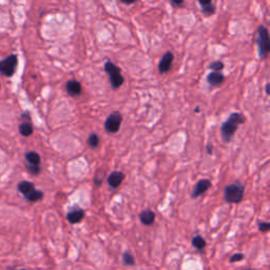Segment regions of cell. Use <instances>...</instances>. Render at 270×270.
Masks as SVG:
<instances>
[{
    "label": "cell",
    "instance_id": "d6986e66",
    "mask_svg": "<svg viewBox=\"0 0 270 270\" xmlns=\"http://www.w3.org/2000/svg\"><path fill=\"white\" fill-rule=\"evenodd\" d=\"M99 142H100L99 137L96 133H92L88 139V144L92 149H95V148H97L99 146Z\"/></svg>",
    "mask_w": 270,
    "mask_h": 270
},
{
    "label": "cell",
    "instance_id": "cb8c5ba5",
    "mask_svg": "<svg viewBox=\"0 0 270 270\" xmlns=\"http://www.w3.org/2000/svg\"><path fill=\"white\" fill-rule=\"evenodd\" d=\"M26 168H28L29 172L33 175H38L40 173V166H33V165H26Z\"/></svg>",
    "mask_w": 270,
    "mask_h": 270
},
{
    "label": "cell",
    "instance_id": "8992f818",
    "mask_svg": "<svg viewBox=\"0 0 270 270\" xmlns=\"http://www.w3.org/2000/svg\"><path fill=\"white\" fill-rule=\"evenodd\" d=\"M121 121H123V117L119 112H113L111 113L105 121V129L108 133H117L120 129Z\"/></svg>",
    "mask_w": 270,
    "mask_h": 270
},
{
    "label": "cell",
    "instance_id": "30bf717a",
    "mask_svg": "<svg viewBox=\"0 0 270 270\" xmlns=\"http://www.w3.org/2000/svg\"><path fill=\"white\" fill-rule=\"evenodd\" d=\"M65 90L71 96H79L83 92V87L77 80L72 79L65 84Z\"/></svg>",
    "mask_w": 270,
    "mask_h": 270
},
{
    "label": "cell",
    "instance_id": "4316f807",
    "mask_svg": "<svg viewBox=\"0 0 270 270\" xmlns=\"http://www.w3.org/2000/svg\"><path fill=\"white\" fill-rule=\"evenodd\" d=\"M170 3L172 5V7L174 8H179L182 7L184 4V0H170Z\"/></svg>",
    "mask_w": 270,
    "mask_h": 270
},
{
    "label": "cell",
    "instance_id": "2e32d148",
    "mask_svg": "<svg viewBox=\"0 0 270 270\" xmlns=\"http://www.w3.org/2000/svg\"><path fill=\"white\" fill-rule=\"evenodd\" d=\"M191 244L197 250H203V249H205V247H206V241L204 238L200 237V235H195L192 238Z\"/></svg>",
    "mask_w": 270,
    "mask_h": 270
},
{
    "label": "cell",
    "instance_id": "8fae6325",
    "mask_svg": "<svg viewBox=\"0 0 270 270\" xmlns=\"http://www.w3.org/2000/svg\"><path fill=\"white\" fill-rule=\"evenodd\" d=\"M85 218V211L82 209H76L66 214V220L70 224H78Z\"/></svg>",
    "mask_w": 270,
    "mask_h": 270
},
{
    "label": "cell",
    "instance_id": "44dd1931",
    "mask_svg": "<svg viewBox=\"0 0 270 270\" xmlns=\"http://www.w3.org/2000/svg\"><path fill=\"white\" fill-rule=\"evenodd\" d=\"M224 68V63L222 61H214L210 64V69L214 72H221Z\"/></svg>",
    "mask_w": 270,
    "mask_h": 270
},
{
    "label": "cell",
    "instance_id": "484cf974",
    "mask_svg": "<svg viewBox=\"0 0 270 270\" xmlns=\"http://www.w3.org/2000/svg\"><path fill=\"white\" fill-rule=\"evenodd\" d=\"M198 4L200 5V7L203 9V8H206L210 5H212V0H198Z\"/></svg>",
    "mask_w": 270,
    "mask_h": 270
},
{
    "label": "cell",
    "instance_id": "9a60e30c",
    "mask_svg": "<svg viewBox=\"0 0 270 270\" xmlns=\"http://www.w3.org/2000/svg\"><path fill=\"white\" fill-rule=\"evenodd\" d=\"M25 159L29 165L40 166V155L34 151H30L25 154Z\"/></svg>",
    "mask_w": 270,
    "mask_h": 270
},
{
    "label": "cell",
    "instance_id": "9c48e42d",
    "mask_svg": "<svg viewBox=\"0 0 270 270\" xmlns=\"http://www.w3.org/2000/svg\"><path fill=\"white\" fill-rule=\"evenodd\" d=\"M125 180V174L120 171H113L109 177H108V184H109V187L112 189L118 188L121 183Z\"/></svg>",
    "mask_w": 270,
    "mask_h": 270
},
{
    "label": "cell",
    "instance_id": "603a6c76",
    "mask_svg": "<svg viewBox=\"0 0 270 270\" xmlns=\"http://www.w3.org/2000/svg\"><path fill=\"white\" fill-rule=\"evenodd\" d=\"M244 259H245V255L243 254V253H235V254H233L231 256L230 260H229V261H230V263H235V262H240V261L244 260Z\"/></svg>",
    "mask_w": 270,
    "mask_h": 270
},
{
    "label": "cell",
    "instance_id": "f546056e",
    "mask_svg": "<svg viewBox=\"0 0 270 270\" xmlns=\"http://www.w3.org/2000/svg\"><path fill=\"white\" fill-rule=\"evenodd\" d=\"M17 270H26V269H17Z\"/></svg>",
    "mask_w": 270,
    "mask_h": 270
},
{
    "label": "cell",
    "instance_id": "7402d4cb",
    "mask_svg": "<svg viewBox=\"0 0 270 270\" xmlns=\"http://www.w3.org/2000/svg\"><path fill=\"white\" fill-rule=\"evenodd\" d=\"M201 11H203V13H204V15H206V16H211V15H213L214 13H215V7H214V5L212 4V5H210V6L206 7V8H203Z\"/></svg>",
    "mask_w": 270,
    "mask_h": 270
},
{
    "label": "cell",
    "instance_id": "4dcf8cb0",
    "mask_svg": "<svg viewBox=\"0 0 270 270\" xmlns=\"http://www.w3.org/2000/svg\"><path fill=\"white\" fill-rule=\"evenodd\" d=\"M247 270H253V269H247Z\"/></svg>",
    "mask_w": 270,
    "mask_h": 270
},
{
    "label": "cell",
    "instance_id": "4fadbf2b",
    "mask_svg": "<svg viewBox=\"0 0 270 270\" xmlns=\"http://www.w3.org/2000/svg\"><path fill=\"white\" fill-rule=\"evenodd\" d=\"M140 220L145 226H151L155 221V213L150 209H146L141 212Z\"/></svg>",
    "mask_w": 270,
    "mask_h": 270
},
{
    "label": "cell",
    "instance_id": "277c9868",
    "mask_svg": "<svg viewBox=\"0 0 270 270\" xmlns=\"http://www.w3.org/2000/svg\"><path fill=\"white\" fill-rule=\"evenodd\" d=\"M105 71L109 75L110 83L113 89H118L124 84V76L120 73V69L111 61L105 63Z\"/></svg>",
    "mask_w": 270,
    "mask_h": 270
},
{
    "label": "cell",
    "instance_id": "7a4b0ae2",
    "mask_svg": "<svg viewBox=\"0 0 270 270\" xmlns=\"http://www.w3.org/2000/svg\"><path fill=\"white\" fill-rule=\"evenodd\" d=\"M245 185L240 182H235L225 187L224 198L229 204H238L244 197Z\"/></svg>",
    "mask_w": 270,
    "mask_h": 270
},
{
    "label": "cell",
    "instance_id": "3957f363",
    "mask_svg": "<svg viewBox=\"0 0 270 270\" xmlns=\"http://www.w3.org/2000/svg\"><path fill=\"white\" fill-rule=\"evenodd\" d=\"M256 45H258L260 58L265 59L268 55V53L270 52V38H269L268 30L264 25L259 26Z\"/></svg>",
    "mask_w": 270,
    "mask_h": 270
},
{
    "label": "cell",
    "instance_id": "83f0119b",
    "mask_svg": "<svg viewBox=\"0 0 270 270\" xmlns=\"http://www.w3.org/2000/svg\"><path fill=\"white\" fill-rule=\"evenodd\" d=\"M123 4H126V5H132V4H135L137 3V0H120Z\"/></svg>",
    "mask_w": 270,
    "mask_h": 270
},
{
    "label": "cell",
    "instance_id": "d4e9b609",
    "mask_svg": "<svg viewBox=\"0 0 270 270\" xmlns=\"http://www.w3.org/2000/svg\"><path fill=\"white\" fill-rule=\"evenodd\" d=\"M270 229V224L267 222H262L259 224V230L262 232H267Z\"/></svg>",
    "mask_w": 270,
    "mask_h": 270
},
{
    "label": "cell",
    "instance_id": "6da1fadb",
    "mask_svg": "<svg viewBox=\"0 0 270 270\" xmlns=\"http://www.w3.org/2000/svg\"><path fill=\"white\" fill-rule=\"evenodd\" d=\"M246 120V117L244 115H242L241 113L234 112L231 113V115L229 116L227 120H225V123L221 127V133L222 138L225 143H230L233 135L239 129V126L244 124Z\"/></svg>",
    "mask_w": 270,
    "mask_h": 270
},
{
    "label": "cell",
    "instance_id": "ac0fdd59",
    "mask_svg": "<svg viewBox=\"0 0 270 270\" xmlns=\"http://www.w3.org/2000/svg\"><path fill=\"white\" fill-rule=\"evenodd\" d=\"M44 197V192L40 191V190H35L33 192H31L29 195L25 196V199L30 201V203H36V201H39L40 199H43Z\"/></svg>",
    "mask_w": 270,
    "mask_h": 270
},
{
    "label": "cell",
    "instance_id": "52a82bcc",
    "mask_svg": "<svg viewBox=\"0 0 270 270\" xmlns=\"http://www.w3.org/2000/svg\"><path fill=\"white\" fill-rule=\"evenodd\" d=\"M173 54L171 52H166L164 56L161 57L159 63H158V72L160 74H165L170 71L172 62H173Z\"/></svg>",
    "mask_w": 270,
    "mask_h": 270
},
{
    "label": "cell",
    "instance_id": "e0dca14e",
    "mask_svg": "<svg viewBox=\"0 0 270 270\" xmlns=\"http://www.w3.org/2000/svg\"><path fill=\"white\" fill-rule=\"evenodd\" d=\"M19 132L22 135V137H30L33 133V126L31 123H28V121H24L20 126H19Z\"/></svg>",
    "mask_w": 270,
    "mask_h": 270
},
{
    "label": "cell",
    "instance_id": "7c38bea8",
    "mask_svg": "<svg viewBox=\"0 0 270 270\" xmlns=\"http://www.w3.org/2000/svg\"><path fill=\"white\" fill-rule=\"evenodd\" d=\"M224 80H225V76L222 72H211L207 76V82L212 87H217V86L222 85L224 83Z\"/></svg>",
    "mask_w": 270,
    "mask_h": 270
},
{
    "label": "cell",
    "instance_id": "ffe728a7",
    "mask_svg": "<svg viewBox=\"0 0 270 270\" xmlns=\"http://www.w3.org/2000/svg\"><path fill=\"white\" fill-rule=\"evenodd\" d=\"M123 261L126 266H134L135 265V260L134 256L130 252H125L123 255Z\"/></svg>",
    "mask_w": 270,
    "mask_h": 270
},
{
    "label": "cell",
    "instance_id": "5bb4252c",
    "mask_svg": "<svg viewBox=\"0 0 270 270\" xmlns=\"http://www.w3.org/2000/svg\"><path fill=\"white\" fill-rule=\"evenodd\" d=\"M35 190V186L33 183L28 182V181H22L18 184V191L23 194V196L25 197L26 195H29L31 192H33Z\"/></svg>",
    "mask_w": 270,
    "mask_h": 270
},
{
    "label": "cell",
    "instance_id": "f1b7e54d",
    "mask_svg": "<svg viewBox=\"0 0 270 270\" xmlns=\"http://www.w3.org/2000/svg\"><path fill=\"white\" fill-rule=\"evenodd\" d=\"M266 93L269 94V85H268V84H267V86H266Z\"/></svg>",
    "mask_w": 270,
    "mask_h": 270
},
{
    "label": "cell",
    "instance_id": "ba28073f",
    "mask_svg": "<svg viewBox=\"0 0 270 270\" xmlns=\"http://www.w3.org/2000/svg\"><path fill=\"white\" fill-rule=\"evenodd\" d=\"M211 187V182L209 180H200L196 183L193 191L191 193V197L192 198H196L200 195L204 194L205 192H207L209 190V188Z\"/></svg>",
    "mask_w": 270,
    "mask_h": 270
},
{
    "label": "cell",
    "instance_id": "5b68a950",
    "mask_svg": "<svg viewBox=\"0 0 270 270\" xmlns=\"http://www.w3.org/2000/svg\"><path fill=\"white\" fill-rule=\"evenodd\" d=\"M17 65H18V58L16 55H14V54H12V55L0 61V73H3L8 77H11L14 75L17 69Z\"/></svg>",
    "mask_w": 270,
    "mask_h": 270
}]
</instances>
